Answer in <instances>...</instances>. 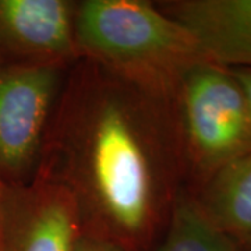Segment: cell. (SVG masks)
<instances>
[{"mask_svg":"<svg viewBox=\"0 0 251 251\" xmlns=\"http://www.w3.org/2000/svg\"><path fill=\"white\" fill-rule=\"evenodd\" d=\"M36 175L75 204L82 234L151 246L186 177L172 99L78 59L67 70Z\"/></svg>","mask_w":251,"mask_h":251,"instance_id":"obj_1","label":"cell"},{"mask_svg":"<svg viewBox=\"0 0 251 251\" xmlns=\"http://www.w3.org/2000/svg\"><path fill=\"white\" fill-rule=\"evenodd\" d=\"M74 41L78 59L168 99L191 67L208 60L187 28L144 0L75 1Z\"/></svg>","mask_w":251,"mask_h":251,"instance_id":"obj_2","label":"cell"},{"mask_svg":"<svg viewBox=\"0 0 251 251\" xmlns=\"http://www.w3.org/2000/svg\"><path fill=\"white\" fill-rule=\"evenodd\" d=\"M186 176L201 186L251 150V128L242 88L227 67L201 62L180 80L172 98Z\"/></svg>","mask_w":251,"mask_h":251,"instance_id":"obj_3","label":"cell"},{"mask_svg":"<svg viewBox=\"0 0 251 251\" xmlns=\"http://www.w3.org/2000/svg\"><path fill=\"white\" fill-rule=\"evenodd\" d=\"M67 70L0 59L1 184L34 179Z\"/></svg>","mask_w":251,"mask_h":251,"instance_id":"obj_4","label":"cell"},{"mask_svg":"<svg viewBox=\"0 0 251 251\" xmlns=\"http://www.w3.org/2000/svg\"><path fill=\"white\" fill-rule=\"evenodd\" d=\"M81 236L75 204L59 184L39 175L4 184L0 251H74Z\"/></svg>","mask_w":251,"mask_h":251,"instance_id":"obj_5","label":"cell"},{"mask_svg":"<svg viewBox=\"0 0 251 251\" xmlns=\"http://www.w3.org/2000/svg\"><path fill=\"white\" fill-rule=\"evenodd\" d=\"M74 13L69 0H0V59L70 69L78 60Z\"/></svg>","mask_w":251,"mask_h":251,"instance_id":"obj_6","label":"cell"},{"mask_svg":"<svg viewBox=\"0 0 251 251\" xmlns=\"http://www.w3.org/2000/svg\"><path fill=\"white\" fill-rule=\"evenodd\" d=\"M158 6L187 28L209 62L251 69V0H173Z\"/></svg>","mask_w":251,"mask_h":251,"instance_id":"obj_7","label":"cell"},{"mask_svg":"<svg viewBox=\"0 0 251 251\" xmlns=\"http://www.w3.org/2000/svg\"><path fill=\"white\" fill-rule=\"evenodd\" d=\"M193 197L216 227L251 249V150L215 172Z\"/></svg>","mask_w":251,"mask_h":251,"instance_id":"obj_8","label":"cell"},{"mask_svg":"<svg viewBox=\"0 0 251 251\" xmlns=\"http://www.w3.org/2000/svg\"><path fill=\"white\" fill-rule=\"evenodd\" d=\"M151 251H240L239 244L216 227L187 188L176 198L161 242Z\"/></svg>","mask_w":251,"mask_h":251,"instance_id":"obj_9","label":"cell"},{"mask_svg":"<svg viewBox=\"0 0 251 251\" xmlns=\"http://www.w3.org/2000/svg\"><path fill=\"white\" fill-rule=\"evenodd\" d=\"M227 69L233 74L234 80L237 81L239 87L242 88L243 95L246 99V105H247L251 128V69L250 67H227Z\"/></svg>","mask_w":251,"mask_h":251,"instance_id":"obj_10","label":"cell"},{"mask_svg":"<svg viewBox=\"0 0 251 251\" xmlns=\"http://www.w3.org/2000/svg\"><path fill=\"white\" fill-rule=\"evenodd\" d=\"M74 251H122L120 249H117L116 246L110 244L108 242L103 240H98L94 239L90 236L82 234L80 237V240L75 244Z\"/></svg>","mask_w":251,"mask_h":251,"instance_id":"obj_11","label":"cell"},{"mask_svg":"<svg viewBox=\"0 0 251 251\" xmlns=\"http://www.w3.org/2000/svg\"><path fill=\"white\" fill-rule=\"evenodd\" d=\"M3 188H4V184L0 183V215H1V201H3Z\"/></svg>","mask_w":251,"mask_h":251,"instance_id":"obj_12","label":"cell"}]
</instances>
